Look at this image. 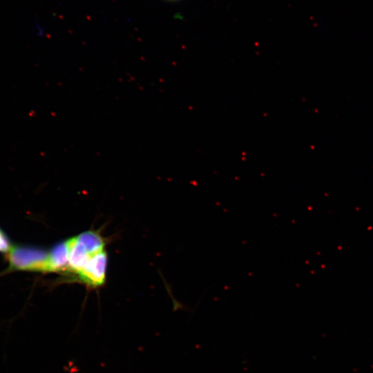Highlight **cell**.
Instances as JSON below:
<instances>
[{"label":"cell","instance_id":"obj_1","mask_svg":"<svg viewBox=\"0 0 373 373\" xmlns=\"http://www.w3.org/2000/svg\"><path fill=\"white\" fill-rule=\"evenodd\" d=\"M8 266L4 273L17 271L50 272L49 251L28 245H12L6 254Z\"/></svg>","mask_w":373,"mask_h":373},{"label":"cell","instance_id":"obj_2","mask_svg":"<svg viewBox=\"0 0 373 373\" xmlns=\"http://www.w3.org/2000/svg\"><path fill=\"white\" fill-rule=\"evenodd\" d=\"M107 258L105 250L94 255L76 275L77 278L90 287L102 285L106 279Z\"/></svg>","mask_w":373,"mask_h":373},{"label":"cell","instance_id":"obj_3","mask_svg":"<svg viewBox=\"0 0 373 373\" xmlns=\"http://www.w3.org/2000/svg\"><path fill=\"white\" fill-rule=\"evenodd\" d=\"M68 266V247L66 240L55 245L49 251L50 272H64Z\"/></svg>","mask_w":373,"mask_h":373},{"label":"cell","instance_id":"obj_4","mask_svg":"<svg viewBox=\"0 0 373 373\" xmlns=\"http://www.w3.org/2000/svg\"><path fill=\"white\" fill-rule=\"evenodd\" d=\"M12 246L9 237L0 227V252L6 254L10 250Z\"/></svg>","mask_w":373,"mask_h":373},{"label":"cell","instance_id":"obj_5","mask_svg":"<svg viewBox=\"0 0 373 373\" xmlns=\"http://www.w3.org/2000/svg\"><path fill=\"white\" fill-rule=\"evenodd\" d=\"M166 1H175V0H166Z\"/></svg>","mask_w":373,"mask_h":373}]
</instances>
